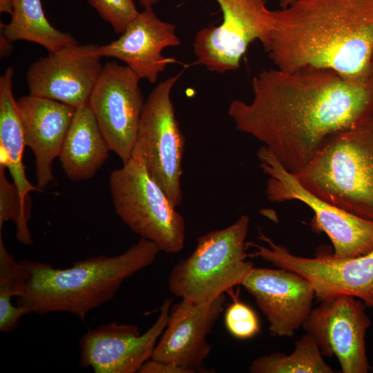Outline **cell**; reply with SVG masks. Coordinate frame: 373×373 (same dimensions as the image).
<instances>
[{
    "instance_id": "18",
    "label": "cell",
    "mask_w": 373,
    "mask_h": 373,
    "mask_svg": "<svg viewBox=\"0 0 373 373\" xmlns=\"http://www.w3.org/2000/svg\"><path fill=\"white\" fill-rule=\"evenodd\" d=\"M25 144L35 156L37 186L54 180L52 166L59 156L76 108L54 99L28 95L17 100Z\"/></svg>"
},
{
    "instance_id": "22",
    "label": "cell",
    "mask_w": 373,
    "mask_h": 373,
    "mask_svg": "<svg viewBox=\"0 0 373 373\" xmlns=\"http://www.w3.org/2000/svg\"><path fill=\"white\" fill-rule=\"evenodd\" d=\"M252 373H333L323 359L318 343L309 333L295 342L289 354L275 352L254 359L249 368Z\"/></svg>"
},
{
    "instance_id": "21",
    "label": "cell",
    "mask_w": 373,
    "mask_h": 373,
    "mask_svg": "<svg viewBox=\"0 0 373 373\" xmlns=\"http://www.w3.org/2000/svg\"><path fill=\"white\" fill-rule=\"evenodd\" d=\"M1 34L11 42L25 40L36 43L48 52L77 44L71 35L50 24L41 0H12L11 20L7 24L1 23Z\"/></svg>"
},
{
    "instance_id": "25",
    "label": "cell",
    "mask_w": 373,
    "mask_h": 373,
    "mask_svg": "<svg viewBox=\"0 0 373 373\" xmlns=\"http://www.w3.org/2000/svg\"><path fill=\"white\" fill-rule=\"evenodd\" d=\"M224 324L230 334L238 339L253 338L260 331L256 312L249 305L239 301H235L227 308Z\"/></svg>"
},
{
    "instance_id": "13",
    "label": "cell",
    "mask_w": 373,
    "mask_h": 373,
    "mask_svg": "<svg viewBox=\"0 0 373 373\" xmlns=\"http://www.w3.org/2000/svg\"><path fill=\"white\" fill-rule=\"evenodd\" d=\"M172 301L164 300L156 321L142 334L137 325L115 321L86 332L79 343L80 367L95 373L139 372L167 325Z\"/></svg>"
},
{
    "instance_id": "8",
    "label": "cell",
    "mask_w": 373,
    "mask_h": 373,
    "mask_svg": "<svg viewBox=\"0 0 373 373\" xmlns=\"http://www.w3.org/2000/svg\"><path fill=\"white\" fill-rule=\"evenodd\" d=\"M260 167L268 175L265 193L271 202L298 200L314 213L312 227L331 240L336 258H350L373 249V221L343 210L306 189L265 146L257 153Z\"/></svg>"
},
{
    "instance_id": "1",
    "label": "cell",
    "mask_w": 373,
    "mask_h": 373,
    "mask_svg": "<svg viewBox=\"0 0 373 373\" xmlns=\"http://www.w3.org/2000/svg\"><path fill=\"white\" fill-rule=\"evenodd\" d=\"M253 99L228 108L236 129L262 142L289 172L301 171L332 137L373 114L370 82L324 68L263 70Z\"/></svg>"
},
{
    "instance_id": "11",
    "label": "cell",
    "mask_w": 373,
    "mask_h": 373,
    "mask_svg": "<svg viewBox=\"0 0 373 373\" xmlns=\"http://www.w3.org/2000/svg\"><path fill=\"white\" fill-rule=\"evenodd\" d=\"M139 81L128 66L106 62L88 102L110 151L123 164L132 155L145 102Z\"/></svg>"
},
{
    "instance_id": "19",
    "label": "cell",
    "mask_w": 373,
    "mask_h": 373,
    "mask_svg": "<svg viewBox=\"0 0 373 373\" xmlns=\"http://www.w3.org/2000/svg\"><path fill=\"white\" fill-rule=\"evenodd\" d=\"M109 151L88 104L77 108L59 156L66 175L75 182L93 178Z\"/></svg>"
},
{
    "instance_id": "7",
    "label": "cell",
    "mask_w": 373,
    "mask_h": 373,
    "mask_svg": "<svg viewBox=\"0 0 373 373\" xmlns=\"http://www.w3.org/2000/svg\"><path fill=\"white\" fill-rule=\"evenodd\" d=\"M181 74L160 82L145 100L133 149L176 207L182 202L185 137L176 118L171 92Z\"/></svg>"
},
{
    "instance_id": "27",
    "label": "cell",
    "mask_w": 373,
    "mask_h": 373,
    "mask_svg": "<svg viewBox=\"0 0 373 373\" xmlns=\"http://www.w3.org/2000/svg\"><path fill=\"white\" fill-rule=\"evenodd\" d=\"M140 373H189L185 369L171 363L150 358L140 368Z\"/></svg>"
},
{
    "instance_id": "28",
    "label": "cell",
    "mask_w": 373,
    "mask_h": 373,
    "mask_svg": "<svg viewBox=\"0 0 373 373\" xmlns=\"http://www.w3.org/2000/svg\"><path fill=\"white\" fill-rule=\"evenodd\" d=\"M11 41H8L3 35L0 37V54L1 57H6L10 55L12 50Z\"/></svg>"
},
{
    "instance_id": "16",
    "label": "cell",
    "mask_w": 373,
    "mask_h": 373,
    "mask_svg": "<svg viewBox=\"0 0 373 373\" xmlns=\"http://www.w3.org/2000/svg\"><path fill=\"white\" fill-rule=\"evenodd\" d=\"M241 285L267 318L270 333L280 337H291L303 327L316 298L306 278L282 268L254 267Z\"/></svg>"
},
{
    "instance_id": "26",
    "label": "cell",
    "mask_w": 373,
    "mask_h": 373,
    "mask_svg": "<svg viewBox=\"0 0 373 373\" xmlns=\"http://www.w3.org/2000/svg\"><path fill=\"white\" fill-rule=\"evenodd\" d=\"M117 34H122L140 12L133 0H86Z\"/></svg>"
},
{
    "instance_id": "30",
    "label": "cell",
    "mask_w": 373,
    "mask_h": 373,
    "mask_svg": "<svg viewBox=\"0 0 373 373\" xmlns=\"http://www.w3.org/2000/svg\"><path fill=\"white\" fill-rule=\"evenodd\" d=\"M144 8H153L154 5L159 2V0H137Z\"/></svg>"
},
{
    "instance_id": "32",
    "label": "cell",
    "mask_w": 373,
    "mask_h": 373,
    "mask_svg": "<svg viewBox=\"0 0 373 373\" xmlns=\"http://www.w3.org/2000/svg\"><path fill=\"white\" fill-rule=\"evenodd\" d=\"M369 82L373 90V57L371 61V66H370V76H369Z\"/></svg>"
},
{
    "instance_id": "6",
    "label": "cell",
    "mask_w": 373,
    "mask_h": 373,
    "mask_svg": "<svg viewBox=\"0 0 373 373\" xmlns=\"http://www.w3.org/2000/svg\"><path fill=\"white\" fill-rule=\"evenodd\" d=\"M109 186L117 216L133 233L166 254L182 250L184 220L150 175L138 152L133 151L122 167L112 171Z\"/></svg>"
},
{
    "instance_id": "31",
    "label": "cell",
    "mask_w": 373,
    "mask_h": 373,
    "mask_svg": "<svg viewBox=\"0 0 373 373\" xmlns=\"http://www.w3.org/2000/svg\"><path fill=\"white\" fill-rule=\"evenodd\" d=\"M280 8H285L296 0H278Z\"/></svg>"
},
{
    "instance_id": "29",
    "label": "cell",
    "mask_w": 373,
    "mask_h": 373,
    "mask_svg": "<svg viewBox=\"0 0 373 373\" xmlns=\"http://www.w3.org/2000/svg\"><path fill=\"white\" fill-rule=\"evenodd\" d=\"M12 0H0V12L12 13Z\"/></svg>"
},
{
    "instance_id": "33",
    "label": "cell",
    "mask_w": 373,
    "mask_h": 373,
    "mask_svg": "<svg viewBox=\"0 0 373 373\" xmlns=\"http://www.w3.org/2000/svg\"><path fill=\"white\" fill-rule=\"evenodd\" d=\"M372 370H373V366H372Z\"/></svg>"
},
{
    "instance_id": "12",
    "label": "cell",
    "mask_w": 373,
    "mask_h": 373,
    "mask_svg": "<svg viewBox=\"0 0 373 373\" xmlns=\"http://www.w3.org/2000/svg\"><path fill=\"white\" fill-rule=\"evenodd\" d=\"M320 303L303 328L315 338L323 356L337 358L343 373H367L365 335L371 321L366 305L347 294Z\"/></svg>"
},
{
    "instance_id": "17",
    "label": "cell",
    "mask_w": 373,
    "mask_h": 373,
    "mask_svg": "<svg viewBox=\"0 0 373 373\" xmlns=\"http://www.w3.org/2000/svg\"><path fill=\"white\" fill-rule=\"evenodd\" d=\"M180 44L175 25L161 20L153 8H149L139 12L117 39L98 46L97 52L102 57L122 61L140 79L153 84L168 65L176 62L162 51Z\"/></svg>"
},
{
    "instance_id": "23",
    "label": "cell",
    "mask_w": 373,
    "mask_h": 373,
    "mask_svg": "<svg viewBox=\"0 0 373 373\" xmlns=\"http://www.w3.org/2000/svg\"><path fill=\"white\" fill-rule=\"evenodd\" d=\"M30 276L21 262H18L6 249L0 233V331L9 333L18 327L25 310L12 304V297L24 293Z\"/></svg>"
},
{
    "instance_id": "5",
    "label": "cell",
    "mask_w": 373,
    "mask_h": 373,
    "mask_svg": "<svg viewBox=\"0 0 373 373\" xmlns=\"http://www.w3.org/2000/svg\"><path fill=\"white\" fill-rule=\"evenodd\" d=\"M249 218L241 216L232 224L198 238L193 251L172 268L170 292L195 303L211 301L241 285L254 267L247 260Z\"/></svg>"
},
{
    "instance_id": "15",
    "label": "cell",
    "mask_w": 373,
    "mask_h": 373,
    "mask_svg": "<svg viewBox=\"0 0 373 373\" xmlns=\"http://www.w3.org/2000/svg\"><path fill=\"white\" fill-rule=\"evenodd\" d=\"M224 294L195 303L186 299L171 306L168 323L151 355V359L182 367L189 373L202 372L211 352L207 340L223 312Z\"/></svg>"
},
{
    "instance_id": "4",
    "label": "cell",
    "mask_w": 373,
    "mask_h": 373,
    "mask_svg": "<svg viewBox=\"0 0 373 373\" xmlns=\"http://www.w3.org/2000/svg\"><path fill=\"white\" fill-rule=\"evenodd\" d=\"M294 175L318 198L373 221V114L332 137Z\"/></svg>"
},
{
    "instance_id": "24",
    "label": "cell",
    "mask_w": 373,
    "mask_h": 373,
    "mask_svg": "<svg viewBox=\"0 0 373 373\" xmlns=\"http://www.w3.org/2000/svg\"><path fill=\"white\" fill-rule=\"evenodd\" d=\"M6 168L0 166V233L7 221L16 225V236L22 244L32 243L28 222L31 213L23 207L19 191L14 184L8 181L5 173Z\"/></svg>"
},
{
    "instance_id": "10",
    "label": "cell",
    "mask_w": 373,
    "mask_h": 373,
    "mask_svg": "<svg viewBox=\"0 0 373 373\" xmlns=\"http://www.w3.org/2000/svg\"><path fill=\"white\" fill-rule=\"evenodd\" d=\"M222 12L218 26L200 29L194 38L196 64L224 73L238 70L249 44L259 41L265 50L273 28V10L265 0H216Z\"/></svg>"
},
{
    "instance_id": "14",
    "label": "cell",
    "mask_w": 373,
    "mask_h": 373,
    "mask_svg": "<svg viewBox=\"0 0 373 373\" xmlns=\"http://www.w3.org/2000/svg\"><path fill=\"white\" fill-rule=\"evenodd\" d=\"M97 46L76 44L37 59L27 73L29 95L76 108L87 104L103 67Z\"/></svg>"
},
{
    "instance_id": "2",
    "label": "cell",
    "mask_w": 373,
    "mask_h": 373,
    "mask_svg": "<svg viewBox=\"0 0 373 373\" xmlns=\"http://www.w3.org/2000/svg\"><path fill=\"white\" fill-rule=\"evenodd\" d=\"M273 16L265 51L276 68L329 69L369 82L373 0H296Z\"/></svg>"
},
{
    "instance_id": "9",
    "label": "cell",
    "mask_w": 373,
    "mask_h": 373,
    "mask_svg": "<svg viewBox=\"0 0 373 373\" xmlns=\"http://www.w3.org/2000/svg\"><path fill=\"white\" fill-rule=\"evenodd\" d=\"M255 243L251 255L275 267L294 271L313 286L318 302L347 294L373 308V249L365 254L350 258H336L325 249H319L314 258L291 254L265 233Z\"/></svg>"
},
{
    "instance_id": "3",
    "label": "cell",
    "mask_w": 373,
    "mask_h": 373,
    "mask_svg": "<svg viewBox=\"0 0 373 373\" xmlns=\"http://www.w3.org/2000/svg\"><path fill=\"white\" fill-rule=\"evenodd\" d=\"M160 251L155 243L140 238L119 255L90 257L66 269L23 260L30 278L16 305L26 314L66 312L84 320L112 300L127 278L153 264Z\"/></svg>"
},
{
    "instance_id": "20",
    "label": "cell",
    "mask_w": 373,
    "mask_h": 373,
    "mask_svg": "<svg viewBox=\"0 0 373 373\" xmlns=\"http://www.w3.org/2000/svg\"><path fill=\"white\" fill-rule=\"evenodd\" d=\"M13 77L12 67H8L0 77V153L6 155L5 167L19 191L23 207L31 213L29 193L41 190L26 177L23 163L26 146L17 100L12 91Z\"/></svg>"
}]
</instances>
